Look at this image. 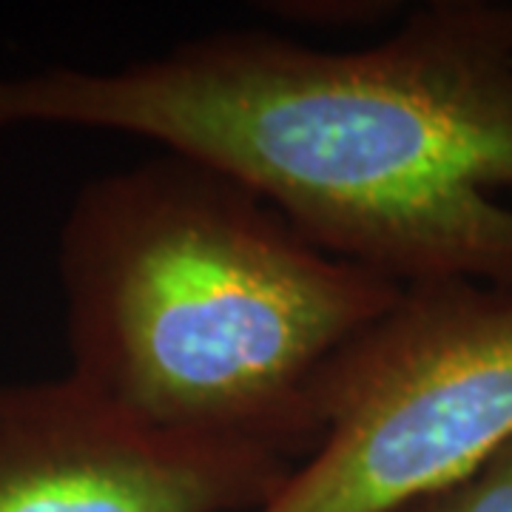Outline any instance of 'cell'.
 <instances>
[{
  "instance_id": "277c9868",
  "label": "cell",
  "mask_w": 512,
  "mask_h": 512,
  "mask_svg": "<svg viewBox=\"0 0 512 512\" xmlns=\"http://www.w3.org/2000/svg\"><path fill=\"white\" fill-rule=\"evenodd\" d=\"M291 467L151 427L72 373L0 382V512H256Z\"/></svg>"
},
{
  "instance_id": "5b68a950",
  "label": "cell",
  "mask_w": 512,
  "mask_h": 512,
  "mask_svg": "<svg viewBox=\"0 0 512 512\" xmlns=\"http://www.w3.org/2000/svg\"><path fill=\"white\" fill-rule=\"evenodd\" d=\"M393 512H512V441L476 473L407 501Z\"/></svg>"
},
{
  "instance_id": "6da1fadb",
  "label": "cell",
  "mask_w": 512,
  "mask_h": 512,
  "mask_svg": "<svg viewBox=\"0 0 512 512\" xmlns=\"http://www.w3.org/2000/svg\"><path fill=\"white\" fill-rule=\"evenodd\" d=\"M140 137L245 183L399 288L512 291V3L433 0L379 43L217 29L117 69L0 72V128Z\"/></svg>"
},
{
  "instance_id": "8992f818",
  "label": "cell",
  "mask_w": 512,
  "mask_h": 512,
  "mask_svg": "<svg viewBox=\"0 0 512 512\" xmlns=\"http://www.w3.org/2000/svg\"><path fill=\"white\" fill-rule=\"evenodd\" d=\"M265 12L299 29H367L402 18V3L384 0H282L265 3Z\"/></svg>"
},
{
  "instance_id": "7a4b0ae2",
  "label": "cell",
  "mask_w": 512,
  "mask_h": 512,
  "mask_svg": "<svg viewBox=\"0 0 512 512\" xmlns=\"http://www.w3.org/2000/svg\"><path fill=\"white\" fill-rule=\"evenodd\" d=\"M55 262L72 376L165 433L291 464L404 291L174 151L83 185Z\"/></svg>"
},
{
  "instance_id": "3957f363",
  "label": "cell",
  "mask_w": 512,
  "mask_h": 512,
  "mask_svg": "<svg viewBox=\"0 0 512 512\" xmlns=\"http://www.w3.org/2000/svg\"><path fill=\"white\" fill-rule=\"evenodd\" d=\"M512 441V291L404 288L345 376L322 441L256 512H393Z\"/></svg>"
}]
</instances>
